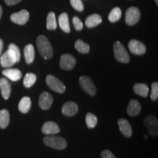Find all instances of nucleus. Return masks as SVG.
<instances>
[{
    "mask_svg": "<svg viewBox=\"0 0 158 158\" xmlns=\"http://www.w3.org/2000/svg\"><path fill=\"white\" fill-rule=\"evenodd\" d=\"M37 45L38 50L45 59H51L53 56V49L49 40L44 35H40L37 38Z\"/></svg>",
    "mask_w": 158,
    "mask_h": 158,
    "instance_id": "f257e3e1",
    "label": "nucleus"
},
{
    "mask_svg": "<svg viewBox=\"0 0 158 158\" xmlns=\"http://www.w3.org/2000/svg\"><path fill=\"white\" fill-rule=\"evenodd\" d=\"M43 142L46 146L53 149L62 150L68 147V142L64 138L54 135H48L43 138Z\"/></svg>",
    "mask_w": 158,
    "mask_h": 158,
    "instance_id": "f03ea898",
    "label": "nucleus"
},
{
    "mask_svg": "<svg viewBox=\"0 0 158 158\" xmlns=\"http://www.w3.org/2000/svg\"><path fill=\"white\" fill-rule=\"evenodd\" d=\"M114 54L116 60L122 63L130 62V56L124 45L119 41H116L114 44Z\"/></svg>",
    "mask_w": 158,
    "mask_h": 158,
    "instance_id": "7ed1b4c3",
    "label": "nucleus"
},
{
    "mask_svg": "<svg viewBox=\"0 0 158 158\" xmlns=\"http://www.w3.org/2000/svg\"><path fill=\"white\" fill-rule=\"evenodd\" d=\"M45 81H46L47 85L51 89L58 92V93H63L66 89L64 84L60 80H59L58 78L52 76V75L47 76L46 78H45Z\"/></svg>",
    "mask_w": 158,
    "mask_h": 158,
    "instance_id": "20e7f679",
    "label": "nucleus"
},
{
    "mask_svg": "<svg viewBox=\"0 0 158 158\" xmlns=\"http://www.w3.org/2000/svg\"><path fill=\"white\" fill-rule=\"evenodd\" d=\"M141 17L139 9L135 7H130L127 10L125 14V22L127 25L133 26L136 24Z\"/></svg>",
    "mask_w": 158,
    "mask_h": 158,
    "instance_id": "39448f33",
    "label": "nucleus"
},
{
    "mask_svg": "<svg viewBox=\"0 0 158 158\" xmlns=\"http://www.w3.org/2000/svg\"><path fill=\"white\" fill-rule=\"evenodd\" d=\"M81 87L82 89L85 91L86 93H88L91 96L95 95L97 92V89L94 84L88 76H83L79 79Z\"/></svg>",
    "mask_w": 158,
    "mask_h": 158,
    "instance_id": "423d86ee",
    "label": "nucleus"
},
{
    "mask_svg": "<svg viewBox=\"0 0 158 158\" xmlns=\"http://www.w3.org/2000/svg\"><path fill=\"white\" fill-rule=\"evenodd\" d=\"M144 125L146 126L149 135L156 136L158 133V122L157 119L154 116H147L143 121Z\"/></svg>",
    "mask_w": 158,
    "mask_h": 158,
    "instance_id": "0eeeda50",
    "label": "nucleus"
},
{
    "mask_svg": "<svg viewBox=\"0 0 158 158\" xmlns=\"http://www.w3.org/2000/svg\"><path fill=\"white\" fill-rule=\"evenodd\" d=\"M76 64V59L73 55L66 54L62 55L60 58V68L64 70H71L74 68Z\"/></svg>",
    "mask_w": 158,
    "mask_h": 158,
    "instance_id": "6e6552de",
    "label": "nucleus"
},
{
    "mask_svg": "<svg viewBox=\"0 0 158 158\" xmlns=\"http://www.w3.org/2000/svg\"><path fill=\"white\" fill-rule=\"evenodd\" d=\"M29 19V12L26 10L17 12V13H13L10 16V20L13 23L19 25H24L27 23Z\"/></svg>",
    "mask_w": 158,
    "mask_h": 158,
    "instance_id": "1a4fd4ad",
    "label": "nucleus"
},
{
    "mask_svg": "<svg viewBox=\"0 0 158 158\" xmlns=\"http://www.w3.org/2000/svg\"><path fill=\"white\" fill-rule=\"evenodd\" d=\"M130 51L131 53L135 55H142L145 54L147 48H146L145 45L142 43L137 40H132L129 42L128 44Z\"/></svg>",
    "mask_w": 158,
    "mask_h": 158,
    "instance_id": "9d476101",
    "label": "nucleus"
},
{
    "mask_svg": "<svg viewBox=\"0 0 158 158\" xmlns=\"http://www.w3.org/2000/svg\"><path fill=\"white\" fill-rule=\"evenodd\" d=\"M53 103V97L48 92H44L40 95L39 106L43 110H48Z\"/></svg>",
    "mask_w": 158,
    "mask_h": 158,
    "instance_id": "9b49d317",
    "label": "nucleus"
},
{
    "mask_svg": "<svg viewBox=\"0 0 158 158\" xmlns=\"http://www.w3.org/2000/svg\"><path fill=\"white\" fill-rule=\"evenodd\" d=\"M78 107L76 102L68 101L63 105L62 111L64 115L67 116H73L78 113Z\"/></svg>",
    "mask_w": 158,
    "mask_h": 158,
    "instance_id": "f8f14e48",
    "label": "nucleus"
},
{
    "mask_svg": "<svg viewBox=\"0 0 158 158\" xmlns=\"http://www.w3.org/2000/svg\"><path fill=\"white\" fill-rule=\"evenodd\" d=\"M42 133L45 135H55L59 133L60 128L58 124L54 122H46L42 127Z\"/></svg>",
    "mask_w": 158,
    "mask_h": 158,
    "instance_id": "ddd939ff",
    "label": "nucleus"
},
{
    "mask_svg": "<svg viewBox=\"0 0 158 158\" xmlns=\"http://www.w3.org/2000/svg\"><path fill=\"white\" fill-rule=\"evenodd\" d=\"M118 125L119 127L120 132L125 136V137H130L133 135V130L130 125V122L125 118H119L118 120Z\"/></svg>",
    "mask_w": 158,
    "mask_h": 158,
    "instance_id": "4468645a",
    "label": "nucleus"
},
{
    "mask_svg": "<svg viewBox=\"0 0 158 158\" xmlns=\"http://www.w3.org/2000/svg\"><path fill=\"white\" fill-rule=\"evenodd\" d=\"M0 90L2 96L5 100L9 99L11 94V86L8 81L5 78H0Z\"/></svg>",
    "mask_w": 158,
    "mask_h": 158,
    "instance_id": "2eb2a0df",
    "label": "nucleus"
},
{
    "mask_svg": "<svg viewBox=\"0 0 158 158\" xmlns=\"http://www.w3.org/2000/svg\"><path fill=\"white\" fill-rule=\"evenodd\" d=\"M141 110V106L139 102L137 101L136 100H130L127 109L128 115L131 116H137L140 114Z\"/></svg>",
    "mask_w": 158,
    "mask_h": 158,
    "instance_id": "dca6fc26",
    "label": "nucleus"
},
{
    "mask_svg": "<svg viewBox=\"0 0 158 158\" xmlns=\"http://www.w3.org/2000/svg\"><path fill=\"white\" fill-rule=\"evenodd\" d=\"M2 74L13 81H17L22 77V73L18 69H6L2 71Z\"/></svg>",
    "mask_w": 158,
    "mask_h": 158,
    "instance_id": "f3484780",
    "label": "nucleus"
},
{
    "mask_svg": "<svg viewBox=\"0 0 158 158\" xmlns=\"http://www.w3.org/2000/svg\"><path fill=\"white\" fill-rule=\"evenodd\" d=\"M59 25L61 29L64 32L69 33L70 31L68 15L66 13H63L59 16Z\"/></svg>",
    "mask_w": 158,
    "mask_h": 158,
    "instance_id": "a211bd4d",
    "label": "nucleus"
},
{
    "mask_svg": "<svg viewBox=\"0 0 158 158\" xmlns=\"http://www.w3.org/2000/svg\"><path fill=\"white\" fill-rule=\"evenodd\" d=\"M102 22V18L99 14H92L87 17L85 21V25L88 28H93Z\"/></svg>",
    "mask_w": 158,
    "mask_h": 158,
    "instance_id": "6ab92c4d",
    "label": "nucleus"
},
{
    "mask_svg": "<svg viewBox=\"0 0 158 158\" xmlns=\"http://www.w3.org/2000/svg\"><path fill=\"white\" fill-rule=\"evenodd\" d=\"M0 64L3 68H10L15 64V62L11 56V55L9 54L8 51H7L0 57Z\"/></svg>",
    "mask_w": 158,
    "mask_h": 158,
    "instance_id": "aec40b11",
    "label": "nucleus"
},
{
    "mask_svg": "<svg viewBox=\"0 0 158 158\" xmlns=\"http://www.w3.org/2000/svg\"><path fill=\"white\" fill-rule=\"evenodd\" d=\"M24 57L25 60L27 64H31L35 59V48L31 44H28L26 45L24 50Z\"/></svg>",
    "mask_w": 158,
    "mask_h": 158,
    "instance_id": "412c9836",
    "label": "nucleus"
},
{
    "mask_svg": "<svg viewBox=\"0 0 158 158\" xmlns=\"http://www.w3.org/2000/svg\"><path fill=\"white\" fill-rule=\"evenodd\" d=\"M133 90L135 94L140 95L143 98L147 97L149 94V87L146 84H142V83H137L134 85Z\"/></svg>",
    "mask_w": 158,
    "mask_h": 158,
    "instance_id": "4be33fe9",
    "label": "nucleus"
},
{
    "mask_svg": "<svg viewBox=\"0 0 158 158\" xmlns=\"http://www.w3.org/2000/svg\"><path fill=\"white\" fill-rule=\"evenodd\" d=\"M31 99L29 97H23V98L20 100L19 104V109L21 113L27 114L28 113L31 108Z\"/></svg>",
    "mask_w": 158,
    "mask_h": 158,
    "instance_id": "5701e85b",
    "label": "nucleus"
},
{
    "mask_svg": "<svg viewBox=\"0 0 158 158\" xmlns=\"http://www.w3.org/2000/svg\"><path fill=\"white\" fill-rule=\"evenodd\" d=\"M10 123V114L6 109L0 110V128L5 129Z\"/></svg>",
    "mask_w": 158,
    "mask_h": 158,
    "instance_id": "b1692460",
    "label": "nucleus"
},
{
    "mask_svg": "<svg viewBox=\"0 0 158 158\" xmlns=\"http://www.w3.org/2000/svg\"><path fill=\"white\" fill-rule=\"evenodd\" d=\"M7 51H8L9 54L11 55V56L14 59L15 63L19 62L20 59H21V53H20L19 47L16 45L13 44V43L10 44Z\"/></svg>",
    "mask_w": 158,
    "mask_h": 158,
    "instance_id": "393cba45",
    "label": "nucleus"
},
{
    "mask_svg": "<svg viewBox=\"0 0 158 158\" xmlns=\"http://www.w3.org/2000/svg\"><path fill=\"white\" fill-rule=\"evenodd\" d=\"M57 27L56 20V15H55L54 13L53 12H50L48 14L46 20V28L48 30H54Z\"/></svg>",
    "mask_w": 158,
    "mask_h": 158,
    "instance_id": "a878e982",
    "label": "nucleus"
},
{
    "mask_svg": "<svg viewBox=\"0 0 158 158\" xmlns=\"http://www.w3.org/2000/svg\"><path fill=\"white\" fill-rule=\"evenodd\" d=\"M75 48L78 52L81 54H88L89 52L90 47L87 43H84L81 40H78L75 43Z\"/></svg>",
    "mask_w": 158,
    "mask_h": 158,
    "instance_id": "bb28decb",
    "label": "nucleus"
},
{
    "mask_svg": "<svg viewBox=\"0 0 158 158\" xmlns=\"http://www.w3.org/2000/svg\"><path fill=\"white\" fill-rule=\"evenodd\" d=\"M37 81V76L34 73H29L26 74L23 78V85L26 88H30L35 84Z\"/></svg>",
    "mask_w": 158,
    "mask_h": 158,
    "instance_id": "cd10ccee",
    "label": "nucleus"
},
{
    "mask_svg": "<svg viewBox=\"0 0 158 158\" xmlns=\"http://www.w3.org/2000/svg\"><path fill=\"white\" fill-rule=\"evenodd\" d=\"M122 16V10L119 7H114V8L110 11L108 15V20L110 22L114 23L118 21L121 19Z\"/></svg>",
    "mask_w": 158,
    "mask_h": 158,
    "instance_id": "c85d7f7f",
    "label": "nucleus"
},
{
    "mask_svg": "<svg viewBox=\"0 0 158 158\" xmlns=\"http://www.w3.org/2000/svg\"><path fill=\"white\" fill-rule=\"evenodd\" d=\"M86 124L89 128H94L98 124V117L92 113H88L86 116Z\"/></svg>",
    "mask_w": 158,
    "mask_h": 158,
    "instance_id": "c756f323",
    "label": "nucleus"
},
{
    "mask_svg": "<svg viewBox=\"0 0 158 158\" xmlns=\"http://www.w3.org/2000/svg\"><path fill=\"white\" fill-rule=\"evenodd\" d=\"M70 4L77 11L81 12L84 10V5L81 0H70Z\"/></svg>",
    "mask_w": 158,
    "mask_h": 158,
    "instance_id": "7c9ffc66",
    "label": "nucleus"
},
{
    "mask_svg": "<svg viewBox=\"0 0 158 158\" xmlns=\"http://www.w3.org/2000/svg\"><path fill=\"white\" fill-rule=\"evenodd\" d=\"M158 98V84L157 82H153L152 84L151 99L153 101L157 100Z\"/></svg>",
    "mask_w": 158,
    "mask_h": 158,
    "instance_id": "2f4dec72",
    "label": "nucleus"
},
{
    "mask_svg": "<svg viewBox=\"0 0 158 158\" xmlns=\"http://www.w3.org/2000/svg\"><path fill=\"white\" fill-rule=\"evenodd\" d=\"M73 23L74 27L76 30L80 31L84 27V25H83L82 21L79 19V18H78L77 16H74L73 19Z\"/></svg>",
    "mask_w": 158,
    "mask_h": 158,
    "instance_id": "473e14b6",
    "label": "nucleus"
},
{
    "mask_svg": "<svg viewBox=\"0 0 158 158\" xmlns=\"http://www.w3.org/2000/svg\"><path fill=\"white\" fill-rule=\"evenodd\" d=\"M101 157L102 158H116L115 156L109 150L106 149L101 152Z\"/></svg>",
    "mask_w": 158,
    "mask_h": 158,
    "instance_id": "72a5a7b5",
    "label": "nucleus"
},
{
    "mask_svg": "<svg viewBox=\"0 0 158 158\" xmlns=\"http://www.w3.org/2000/svg\"><path fill=\"white\" fill-rule=\"evenodd\" d=\"M21 1V0H5V2L6 3V5L11 6L16 5V4L19 3Z\"/></svg>",
    "mask_w": 158,
    "mask_h": 158,
    "instance_id": "f704fd0d",
    "label": "nucleus"
},
{
    "mask_svg": "<svg viewBox=\"0 0 158 158\" xmlns=\"http://www.w3.org/2000/svg\"><path fill=\"white\" fill-rule=\"evenodd\" d=\"M2 49H3V41H2V40L0 39V56H1V54H2Z\"/></svg>",
    "mask_w": 158,
    "mask_h": 158,
    "instance_id": "c9c22d12",
    "label": "nucleus"
},
{
    "mask_svg": "<svg viewBox=\"0 0 158 158\" xmlns=\"http://www.w3.org/2000/svg\"><path fill=\"white\" fill-rule=\"evenodd\" d=\"M2 15V8L1 5H0V19H1Z\"/></svg>",
    "mask_w": 158,
    "mask_h": 158,
    "instance_id": "e433bc0d",
    "label": "nucleus"
},
{
    "mask_svg": "<svg viewBox=\"0 0 158 158\" xmlns=\"http://www.w3.org/2000/svg\"><path fill=\"white\" fill-rule=\"evenodd\" d=\"M155 2L156 5H158V0H155Z\"/></svg>",
    "mask_w": 158,
    "mask_h": 158,
    "instance_id": "4c0bfd02",
    "label": "nucleus"
},
{
    "mask_svg": "<svg viewBox=\"0 0 158 158\" xmlns=\"http://www.w3.org/2000/svg\"><path fill=\"white\" fill-rule=\"evenodd\" d=\"M147 135H144V138H147Z\"/></svg>",
    "mask_w": 158,
    "mask_h": 158,
    "instance_id": "58836bf2",
    "label": "nucleus"
}]
</instances>
